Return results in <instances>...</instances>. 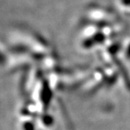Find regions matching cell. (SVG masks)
Returning <instances> with one entry per match:
<instances>
[{"label": "cell", "mask_w": 130, "mask_h": 130, "mask_svg": "<svg viewBox=\"0 0 130 130\" xmlns=\"http://www.w3.org/2000/svg\"><path fill=\"white\" fill-rule=\"evenodd\" d=\"M3 61H4V58L3 57V55H1V53H0V64H3Z\"/></svg>", "instance_id": "6da1fadb"}]
</instances>
